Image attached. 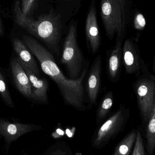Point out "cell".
I'll list each match as a JSON object with an SVG mask.
<instances>
[{
  "mask_svg": "<svg viewBox=\"0 0 155 155\" xmlns=\"http://www.w3.org/2000/svg\"><path fill=\"white\" fill-rule=\"evenodd\" d=\"M64 1H71V0H64Z\"/></svg>",
  "mask_w": 155,
  "mask_h": 155,
  "instance_id": "obj_23",
  "label": "cell"
},
{
  "mask_svg": "<svg viewBox=\"0 0 155 155\" xmlns=\"http://www.w3.org/2000/svg\"><path fill=\"white\" fill-rule=\"evenodd\" d=\"M13 12L15 21L18 25L43 41L51 51L59 54L62 29L60 14L52 10L36 19L25 17L21 11L20 0L14 1Z\"/></svg>",
  "mask_w": 155,
  "mask_h": 155,
  "instance_id": "obj_2",
  "label": "cell"
},
{
  "mask_svg": "<svg viewBox=\"0 0 155 155\" xmlns=\"http://www.w3.org/2000/svg\"><path fill=\"white\" fill-rule=\"evenodd\" d=\"M134 27L137 31H142L146 25V20L143 13L139 11H136L133 14Z\"/></svg>",
  "mask_w": 155,
  "mask_h": 155,
  "instance_id": "obj_19",
  "label": "cell"
},
{
  "mask_svg": "<svg viewBox=\"0 0 155 155\" xmlns=\"http://www.w3.org/2000/svg\"><path fill=\"white\" fill-rule=\"evenodd\" d=\"M38 0H20V6L23 15L28 18H32L37 6Z\"/></svg>",
  "mask_w": 155,
  "mask_h": 155,
  "instance_id": "obj_17",
  "label": "cell"
},
{
  "mask_svg": "<svg viewBox=\"0 0 155 155\" xmlns=\"http://www.w3.org/2000/svg\"><path fill=\"white\" fill-rule=\"evenodd\" d=\"M22 41L36 57L44 73L55 82L65 103L79 110L84 109L83 81L86 69L77 79L67 78L58 67L52 54L36 39L24 35Z\"/></svg>",
  "mask_w": 155,
  "mask_h": 155,
  "instance_id": "obj_1",
  "label": "cell"
},
{
  "mask_svg": "<svg viewBox=\"0 0 155 155\" xmlns=\"http://www.w3.org/2000/svg\"><path fill=\"white\" fill-rule=\"evenodd\" d=\"M17 127L13 124H10L7 127V131L9 134L14 135L17 132Z\"/></svg>",
  "mask_w": 155,
  "mask_h": 155,
  "instance_id": "obj_20",
  "label": "cell"
},
{
  "mask_svg": "<svg viewBox=\"0 0 155 155\" xmlns=\"http://www.w3.org/2000/svg\"><path fill=\"white\" fill-rule=\"evenodd\" d=\"M12 44L17 55V60L26 65L36 76L39 77L40 70L37 63L22 41L17 38H14Z\"/></svg>",
  "mask_w": 155,
  "mask_h": 155,
  "instance_id": "obj_11",
  "label": "cell"
},
{
  "mask_svg": "<svg viewBox=\"0 0 155 155\" xmlns=\"http://www.w3.org/2000/svg\"><path fill=\"white\" fill-rule=\"evenodd\" d=\"M133 0H100V13L106 33L112 39L124 38L133 18Z\"/></svg>",
  "mask_w": 155,
  "mask_h": 155,
  "instance_id": "obj_3",
  "label": "cell"
},
{
  "mask_svg": "<svg viewBox=\"0 0 155 155\" xmlns=\"http://www.w3.org/2000/svg\"><path fill=\"white\" fill-rule=\"evenodd\" d=\"M132 155H146V152L143 141L141 131H137L136 139Z\"/></svg>",
  "mask_w": 155,
  "mask_h": 155,
  "instance_id": "obj_18",
  "label": "cell"
},
{
  "mask_svg": "<svg viewBox=\"0 0 155 155\" xmlns=\"http://www.w3.org/2000/svg\"><path fill=\"white\" fill-rule=\"evenodd\" d=\"M123 39V38H117L115 46L112 51L108 60V72L112 78H115L117 77L119 71Z\"/></svg>",
  "mask_w": 155,
  "mask_h": 155,
  "instance_id": "obj_13",
  "label": "cell"
},
{
  "mask_svg": "<svg viewBox=\"0 0 155 155\" xmlns=\"http://www.w3.org/2000/svg\"><path fill=\"white\" fill-rule=\"evenodd\" d=\"M154 71H155V64H154Z\"/></svg>",
  "mask_w": 155,
  "mask_h": 155,
  "instance_id": "obj_24",
  "label": "cell"
},
{
  "mask_svg": "<svg viewBox=\"0 0 155 155\" xmlns=\"http://www.w3.org/2000/svg\"><path fill=\"white\" fill-rule=\"evenodd\" d=\"M114 104V97L113 93L109 92L107 93L98 107L97 115L99 118H104L110 111Z\"/></svg>",
  "mask_w": 155,
  "mask_h": 155,
  "instance_id": "obj_16",
  "label": "cell"
},
{
  "mask_svg": "<svg viewBox=\"0 0 155 155\" xmlns=\"http://www.w3.org/2000/svg\"><path fill=\"white\" fill-rule=\"evenodd\" d=\"M5 35L4 28L0 14V37H3Z\"/></svg>",
  "mask_w": 155,
  "mask_h": 155,
  "instance_id": "obj_21",
  "label": "cell"
},
{
  "mask_svg": "<svg viewBox=\"0 0 155 155\" xmlns=\"http://www.w3.org/2000/svg\"><path fill=\"white\" fill-rule=\"evenodd\" d=\"M77 24L73 23L64 40L61 60L72 79H77L80 76L83 64V55L77 40Z\"/></svg>",
  "mask_w": 155,
  "mask_h": 155,
  "instance_id": "obj_4",
  "label": "cell"
},
{
  "mask_svg": "<svg viewBox=\"0 0 155 155\" xmlns=\"http://www.w3.org/2000/svg\"><path fill=\"white\" fill-rule=\"evenodd\" d=\"M102 60L98 55L91 67L87 82V92L89 102L92 105L97 101L100 86Z\"/></svg>",
  "mask_w": 155,
  "mask_h": 155,
  "instance_id": "obj_9",
  "label": "cell"
},
{
  "mask_svg": "<svg viewBox=\"0 0 155 155\" xmlns=\"http://www.w3.org/2000/svg\"><path fill=\"white\" fill-rule=\"evenodd\" d=\"M56 132H57V133H58L59 134L61 135H64V134L63 131H62V130H61V129H57Z\"/></svg>",
  "mask_w": 155,
  "mask_h": 155,
  "instance_id": "obj_22",
  "label": "cell"
},
{
  "mask_svg": "<svg viewBox=\"0 0 155 155\" xmlns=\"http://www.w3.org/2000/svg\"><path fill=\"white\" fill-rule=\"evenodd\" d=\"M0 95L5 105L11 108L15 107L14 103L8 89L4 74L0 70Z\"/></svg>",
  "mask_w": 155,
  "mask_h": 155,
  "instance_id": "obj_15",
  "label": "cell"
},
{
  "mask_svg": "<svg viewBox=\"0 0 155 155\" xmlns=\"http://www.w3.org/2000/svg\"><path fill=\"white\" fill-rule=\"evenodd\" d=\"M137 131L130 132L121 142L117 148L114 155H129L134 146Z\"/></svg>",
  "mask_w": 155,
  "mask_h": 155,
  "instance_id": "obj_14",
  "label": "cell"
},
{
  "mask_svg": "<svg viewBox=\"0 0 155 155\" xmlns=\"http://www.w3.org/2000/svg\"><path fill=\"white\" fill-rule=\"evenodd\" d=\"M17 61L29 78L31 87L32 99L42 103L47 102L48 100L47 91L49 87L47 80L45 78H39L26 65L20 61L18 60Z\"/></svg>",
  "mask_w": 155,
  "mask_h": 155,
  "instance_id": "obj_8",
  "label": "cell"
},
{
  "mask_svg": "<svg viewBox=\"0 0 155 155\" xmlns=\"http://www.w3.org/2000/svg\"><path fill=\"white\" fill-rule=\"evenodd\" d=\"M125 120L124 111L123 109L118 110L112 115L100 127L96 140L97 144L100 143L107 136L114 134L120 130Z\"/></svg>",
  "mask_w": 155,
  "mask_h": 155,
  "instance_id": "obj_10",
  "label": "cell"
},
{
  "mask_svg": "<svg viewBox=\"0 0 155 155\" xmlns=\"http://www.w3.org/2000/svg\"><path fill=\"white\" fill-rule=\"evenodd\" d=\"M123 56L126 71L128 73H134L138 71V56L132 41L129 39L126 40L124 44Z\"/></svg>",
  "mask_w": 155,
  "mask_h": 155,
  "instance_id": "obj_12",
  "label": "cell"
},
{
  "mask_svg": "<svg viewBox=\"0 0 155 155\" xmlns=\"http://www.w3.org/2000/svg\"><path fill=\"white\" fill-rule=\"evenodd\" d=\"M85 33L87 40L90 45L92 53H96L100 47L101 39L97 24L95 0H93L91 2L87 15L85 21Z\"/></svg>",
  "mask_w": 155,
  "mask_h": 155,
  "instance_id": "obj_6",
  "label": "cell"
},
{
  "mask_svg": "<svg viewBox=\"0 0 155 155\" xmlns=\"http://www.w3.org/2000/svg\"><path fill=\"white\" fill-rule=\"evenodd\" d=\"M138 106L143 120L147 123L153 111L155 105V80L144 78L137 85Z\"/></svg>",
  "mask_w": 155,
  "mask_h": 155,
  "instance_id": "obj_5",
  "label": "cell"
},
{
  "mask_svg": "<svg viewBox=\"0 0 155 155\" xmlns=\"http://www.w3.org/2000/svg\"><path fill=\"white\" fill-rule=\"evenodd\" d=\"M14 83L18 91L25 97L32 99L31 87L29 78L18 62L16 57L10 62Z\"/></svg>",
  "mask_w": 155,
  "mask_h": 155,
  "instance_id": "obj_7",
  "label": "cell"
}]
</instances>
